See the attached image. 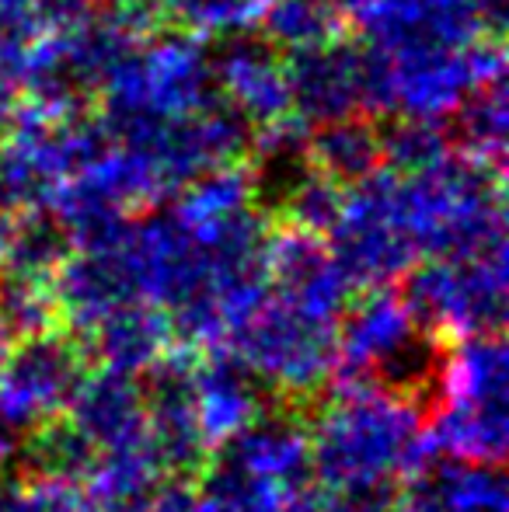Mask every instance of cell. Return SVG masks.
Returning a JSON list of instances; mask_svg holds the SVG:
<instances>
[{"label":"cell","instance_id":"1","mask_svg":"<svg viewBox=\"0 0 509 512\" xmlns=\"http://www.w3.org/2000/svg\"><path fill=\"white\" fill-rule=\"evenodd\" d=\"M440 457L426 411L374 391H328L311 415V478L339 495L394 488Z\"/></svg>","mask_w":509,"mask_h":512},{"label":"cell","instance_id":"2","mask_svg":"<svg viewBox=\"0 0 509 512\" xmlns=\"http://www.w3.org/2000/svg\"><path fill=\"white\" fill-rule=\"evenodd\" d=\"M506 384L503 331L450 345L440 373V394L426 418L436 450L475 464H506Z\"/></svg>","mask_w":509,"mask_h":512},{"label":"cell","instance_id":"3","mask_svg":"<svg viewBox=\"0 0 509 512\" xmlns=\"http://www.w3.org/2000/svg\"><path fill=\"white\" fill-rule=\"evenodd\" d=\"M227 342L262 380L272 401H283L311 418L328 394L339 321H318L269 293L255 314L227 335Z\"/></svg>","mask_w":509,"mask_h":512},{"label":"cell","instance_id":"4","mask_svg":"<svg viewBox=\"0 0 509 512\" xmlns=\"http://www.w3.org/2000/svg\"><path fill=\"white\" fill-rule=\"evenodd\" d=\"M401 279L415 321L447 345L506 328V244L475 258H433Z\"/></svg>","mask_w":509,"mask_h":512},{"label":"cell","instance_id":"5","mask_svg":"<svg viewBox=\"0 0 509 512\" xmlns=\"http://www.w3.org/2000/svg\"><path fill=\"white\" fill-rule=\"evenodd\" d=\"M91 366L95 363L84 338L63 324L18 338L0 366V418L18 429H32L60 415Z\"/></svg>","mask_w":509,"mask_h":512},{"label":"cell","instance_id":"6","mask_svg":"<svg viewBox=\"0 0 509 512\" xmlns=\"http://www.w3.org/2000/svg\"><path fill=\"white\" fill-rule=\"evenodd\" d=\"M196 363V345L171 342L161 359L140 373L143 401H147V436L164 478L199 481L213 457L196 415V387H192Z\"/></svg>","mask_w":509,"mask_h":512},{"label":"cell","instance_id":"7","mask_svg":"<svg viewBox=\"0 0 509 512\" xmlns=\"http://www.w3.org/2000/svg\"><path fill=\"white\" fill-rule=\"evenodd\" d=\"M213 457L248 474L300 488L311 481V418L283 401H269V408L227 439Z\"/></svg>","mask_w":509,"mask_h":512},{"label":"cell","instance_id":"8","mask_svg":"<svg viewBox=\"0 0 509 512\" xmlns=\"http://www.w3.org/2000/svg\"><path fill=\"white\" fill-rule=\"evenodd\" d=\"M196 415L210 453H217L231 436H238L252 418L269 408L272 394L265 384L241 363V356L227 345L199 352L196 373Z\"/></svg>","mask_w":509,"mask_h":512},{"label":"cell","instance_id":"9","mask_svg":"<svg viewBox=\"0 0 509 512\" xmlns=\"http://www.w3.org/2000/svg\"><path fill=\"white\" fill-rule=\"evenodd\" d=\"M283 70L297 115L307 126L363 112L360 49L349 39H335L311 49H290L283 53Z\"/></svg>","mask_w":509,"mask_h":512},{"label":"cell","instance_id":"10","mask_svg":"<svg viewBox=\"0 0 509 512\" xmlns=\"http://www.w3.org/2000/svg\"><path fill=\"white\" fill-rule=\"evenodd\" d=\"M394 512H509L503 464L440 453L394 492Z\"/></svg>","mask_w":509,"mask_h":512},{"label":"cell","instance_id":"11","mask_svg":"<svg viewBox=\"0 0 509 512\" xmlns=\"http://www.w3.org/2000/svg\"><path fill=\"white\" fill-rule=\"evenodd\" d=\"M67 418L98 446H126L147 436V401L136 373L91 366L67 401Z\"/></svg>","mask_w":509,"mask_h":512},{"label":"cell","instance_id":"12","mask_svg":"<svg viewBox=\"0 0 509 512\" xmlns=\"http://www.w3.org/2000/svg\"><path fill=\"white\" fill-rule=\"evenodd\" d=\"M213 77L255 126L293 108L283 53L265 35H234L231 42H224L213 63Z\"/></svg>","mask_w":509,"mask_h":512},{"label":"cell","instance_id":"13","mask_svg":"<svg viewBox=\"0 0 509 512\" xmlns=\"http://www.w3.org/2000/svg\"><path fill=\"white\" fill-rule=\"evenodd\" d=\"M81 338L95 366H112V370H126L140 377L175 342V328H171V317L164 307L133 300V304L109 310Z\"/></svg>","mask_w":509,"mask_h":512},{"label":"cell","instance_id":"14","mask_svg":"<svg viewBox=\"0 0 509 512\" xmlns=\"http://www.w3.org/2000/svg\"><path fill=\"white\" fill-rule=\"evenodd\" d=\"M164 481L150 436L126 446L98 450L95 467L81 481L91 512H136Z\"/></svg>","mask_w":509,"mask_h":512},{"label":"cell","instance_id":"15","mask_svg":"<svg viewBox=\"0 0 509 512\" xmlns=\"http://www.w3.org/2000/svg\"><path fill=\"white\" fill-rule=\"evenodd\" d=\"M307 161L339 185H356L384 164L381 157V133H377L374 115L353 112L342 119L321 122L307 136Z\"/></svg>","mask_w":509,"mask_h":512},{"label":"cell","instance_id":"16","mask_svg":"<svg viewBox=\"0 0 509 512\" xmlns=\"http://www.w3.org/2000/svg\"><path fill=\"white\" fill-rule=\"evenodd\" d=\"M70 251H74V241H70L67 227L56 220L53 209L32 206L14 213L0 269L28 279H49Z\"/></svg>","mask_w":509,"mask_h":512},{"label":"cell","instance_id":"17","mask_svg":"<svg viewBox=\"0 0 509 512\" xmlns=\"http://www.w3.org/2000/svg\"><path fill=\"white\" fill-rule=\"evenodd\" d=\"M98 460V446L67 418V411L32 425L21 446L18 474H56V478L84 481Z\"/></svg>","mask_w":509,"mask_h":512},{"label":"cell","instance_id":"18","mask_svg":"<svg viewBox=\"0 0 509 512\" xmlns=\"http://www.w3.org/2000/svg\"><path fill=\"white\" fill-rule=\"evenodd\" d=\"M349 18L332 0H276L262 14V35L279 49H311L325 42L346 39Z\"/></svg>","mask_w":509,"mask_h":512},{"label":"cell","instance_id":"19","mask_svg":"<svg viewBox=\"0 0 509 512\" xmlns=\"http://www.w3.org/2000/svg\"><path fill=\"white\" fill-rule=\"evenodd\" d=\"M457 133L464 140V154L492 164L503 171L506 150V88L503 77L489 84H478V95L468 98L457 115Z\"/></svg>","mask_w":509,"mask_h":512},{"label":"cell","instance_id":"20","mask_svg":"<svg viewBox=\"0 0 509 512\" xmlns=\"http://www.w3.org/2000/svg\"><path fill=\"white\" fill-rule=\"evenodd\" d=\"M342 206H346V185L332 182V178L321 175L311 164V168L297 178V185L283 196L276 216L286 223H297V227L311 230V234L328 237L335 223H339Z\"/></svg>","mask_w":509,"mask_h":512},{"label":"cell","instance_id":"21","mask_svg":"<svg viewBox=\"0 0 509 512\" xmlns=\"http://www.w3.org/2000/svg\"><path fill=\"white\" fill-rule=\"evenodd\" d=\"M377 133H381L384 164L394 171H419L447 154L450 147V136L433 119H422V115L387 122V126H377Z\"/></svg>","mask_w":509,"mask_h":512},{"label":"cell","instance_id":"22","mask_svg":"<svg viewBox=\"0 0 509 512\" xmlns=\"http://www.w3.org/2000/svg\"><path fill=\"white\" fill-rule=\"evenodd\" d=\"M0 512H91L81 481L56 474H18L4 481Z\"/></svg>","mask_w":509,"mask_h":512},{"label":"cell","instance_id":"23","mask_svg":"<svg viewBox=\"0 0 509 512\" xmlns=\"http://www.w3.org/2000/svg\"><path fill=\"white\" fill-rule=\"evenodd\" d=\"M196 502H199L196 481L164 478L161 485L154 488V495L136 512H196Z\"/></svg>","mask_w":509,"mask_h":512},{"label":"cell","instance_id":"24","mask_svg":"<svg viewBox=\"0 0 509 512\" xmlns=\"http://www.w3.org/2000/svg\"><path fill=\"white\" fill-rule=\"evenodd\" d=\"M102 0H32L35 18L42 21V28H70L77 21L88 18Z\"/></svg>","mask_w":509,"mask_h":512},{"label":"cell","instance_id":"25","mask_svg":"<svg viewBox=\"0 0 509 512\" xmlns=\"http://www.w3.org/2000/svg\"><path fill=\"white\" fill-rule=\"evenodd\" d=\"M196 488H199V485H196ZM196 512H238V509H234V506H227L224 499H217V495H210V492H203V488H199Z\"/></svg>","mask_w":509,"mask_h":512},{"label":"cell","instance_id":"26","mask_svg":"<svg viewBox=\"0 0 509 512\" xmlns=\"http://www.w3.org/2000/svg\"><path fill=\"white\" fill-rule=\"evenodd\" d=\"M14 453V439H11V425L0 418V471L7 467V460H11Z\"/></svg>","mask_w":509,"mask_h":512},{"label":"cell","instance_id":"27","mask_svg":"<svg viewBox=\"0 0 509 512\" xmlns=\"http://www.w3.org/2000/svg\"><path fill=\"white\" fill-rule=\"evenodd\" d=\"M14 342H18V338H14L11 331L4 328V324H0V366H4V359H7V352H11Z\"/></svg>","mask_w":509,"mask_h":512}]
</instances>
